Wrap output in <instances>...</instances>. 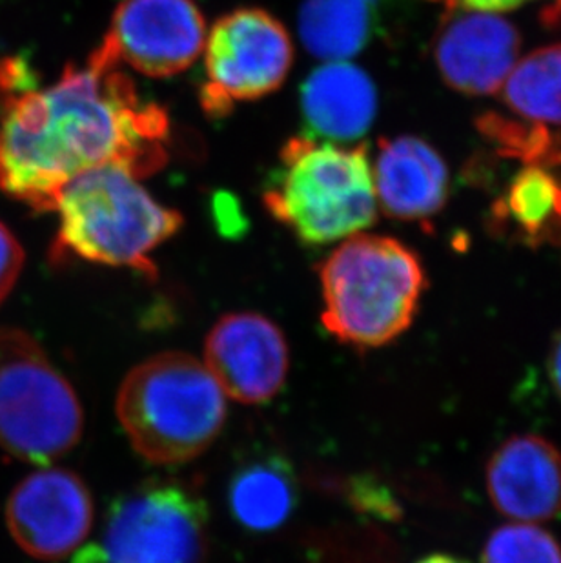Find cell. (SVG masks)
<instances>
[{
    "instance_id": "cell-8",
    "label": "cell",
    "mask_w": 561,
    "mask_h": 563,
    "mask_svg": "<svg viewBox=\"0 0 561 563\" xmlns=\"http://www.w3.org/2000/svg\"><path fill=\"white\" fill-rule=\"evenodd\" d=\"M202 110L224 118L239 102L255 101L280 88L294 63L290 33L260 8L221 16L205 44Z\"/></svg>"
},
{
    "instance_id": "cell-21",
    "label": "cell",
    "mask_w": 561,
    "mask_h": 563,
    "mask_svg": "<svg viewBox=\"0 0 561 563\" xmlns=\"http://www.w3.org/2000/svg\"><path fill=\"white\" fill-rule=\"evenodd\" d=\"M483 563H561V545L551 532L532 523L502 526L488 537Z\"/></svg>"
},
{
    "instance_id": "cell-23",
    "label": "cell",
    "mask_w": 561,
    "mask_h": 563,
    "mask_svg": "<svg viewBox=\"0 0 561 563\" xmlns=\"http://www.w3.org/2000/svg\"><path fill=\"white\" fill-rule=\"evenodd\" d=\"M446 2L449 8L493 13V11L514 10V8H519V5L525 4V2H530V0H446ZM543 19H546L549 24H557V22L560 21L561 0H549L546 13H543Z\"/></svg>"
},
{
    "instance_id": "cell-2",
    "label": "cell",
    "mask_w": 561,
    "mask_h": 563,
    "mask_svg": "<svg viewBox=\"0 0 561 563\" xmlns=\"http://www.w3.org/2000/svg\"><path fill=\"white\" fill-rule=\"evenodd\" d=\"M58 232L52 260L128 266L157 277L152 254L179 232L183 216L165 207L121 166L75 177L55 201Z\"/></svg>"
},
{
    "instance_id": "cell-15",
    "label": "cell",
    "mask_w": 561,
    "mask_h": 563,
    "mask_svg": "<svg viewBox=\"0 0 561 563\" xmlns=\"http://www.w3.org/2000/svg\"><path fill=\"white\" fill-rule=\"evenodd\" d=\"M308 137L352 143L363 137L377 113V91L366 71L349 60H324L301 86Z\"/></svg>"
},
{
    "instance_id": "cell-6",
    "label": "cell",
    "mask_w": 561,
    "mask_h": 563,
    "mask_svg": "<svg viewBox=\"0 0 561 563\" xmlns=\"http://www.w3.org/2000/svg\"><path fill=\"white\" fill-rule=\"evenodd\" d=\"M82 426L74 387L37 341L0 329V446L24 462H54L79 443Z\"/></svg>"
},
{
    "instance_id": "cell-16",
    "label": "cell",
    "mask_w": 561,
    "mask_h": 563,
    "mask_svg": "<svg viewBox=\"0 0 561 563\" xmlns=\"http://www.w3.org/2000/svg\"><path fill=\"white\" fill-rule=\"evenodd\" d=\"M488 223L519 245H561V177L543 166L518 172L491 207Z\"/></svg>"
},
{
    "instance_id": "cell-1",
    "label": "cell",
    "mask_w": 561,
    "mask_h": 563,
    "mask_svg": "<svg viewBox=\"0 0 561 563\" xmlns=\"http://www.w3.org/2000/svg\"><path fill=\"white\" fill-rule=\"evenodd\" d=\"M21 60L0 64V190L54 212L72 179L121 166L139 179L168 163L165 108L146 101L105 46L48 88L30 85Z\"/></svg>"
},
{
    "instance_id": "cell-7",
    "label": "cell",
    "mask_w": 561,
    "mask_h": 563,
    "mask_svg": "<svg viewBox=\"0 0 561 563\" xmlns=\"http://www.w3.org/2000/svg\"><path fill=\"white\" fill-rule=\"evenodd\" d=\"M208 505L190 485L150 479L117 496L99 540L74 563H205Z\"/></svg>"
},
{
    "instance_id": "cell-17",
    "label": "cell",
    "mask_w": 561,
    "mask_h": 563,
    "mask_svg": "<svg viewBox=\"0 0 561 563\" xmlns=\"http://www.w3.org/2000/svg\"><path fill=\"white\" fill-rule=\"evenodd\" d=\"M297 504L296 474L283 454L266 452L239 465L228 485V507L246 531L274 532Z\"/></svg>"
},
{
    "instance_id": "cell-12",
    "label": "cell",
    "mask_w": 561,
    "mask_h": 563,
    "mask_svg": "<svg viewBox=\"0 0 561 563\" xmlns=\"http://www.w3.org/2000/svg\"><path fill=\"white\" fill-rule=\"evenodd\" d=\"M519 46L518 30L504 16L449 8L435 38V59L450 88L493 96L518 63Z\"/></svg>"
},
{
    "instance_id": "cell-9",
    "label": "cell",
    "mask_w": 561,
    "mask_h": 563,
    "mask_svg": "<svg viewBox=\"0 0 561 563\" xmlns=\"http://www.w3.org/2000/svg\"><path fill=\"white\" fill-rule=\"evenodd\" d=\"M207 35L194 0H122L102 46L121 66L163 79L190 68Z\"/></svg>"
},
{
    "instance_id": "cell-25",
    "label": "cell",
    "mask_w": 561,
    "mask_h": 563,
    "mask_svg": "<svg viewBox=\"0 0 561 563\" xmlns=\"http://www.w3.org/2000/svg\"><path fill=\"white\" fill-rule=\"evenodd\" d=\"M418 563H469L465 560L455 559V556H449V554H432L427 559L419 560Z\"/></svg>"
},
{
    "instance_id": "cell-14",
    "label": "cell",
    "mask_w": 561,
    "mask_h": 563,
    "mask_svg": "<svg viewBox=\"0 0 561 563\" xmlns=\"http://www.w3.org/2000/svg\"><path fill=\"white\" fill-rule=\"evenodd\" d=\"M377 202L403 221H429L449 199V168L429 143L413 135L383 139L372 165Z\"/></svg>"
},
{
    "instance_id": "cell-4",
    "label": "cell",
    "mask_w": 561,
    "mask_h": 563,
    "mask_svg": "<svg viewBox=\"0 0 561 563\" xmlns=\"http://www.w3.org/2000/svg\"><path fill=\"white\" fill-rule=\"evenodd\" d=\"M324 329L344 345L376 349L413 323L424 294V266L402 241L346 238L319 266Z\"/></svg>"
},
{
    "instance_id": "cell-22",
    "label": "cell",
    "mask_w": 561,
    "mask_h": 563,
    "mask_svg": "<svg viewBox=\"0 0 561 563\" xmlns=\"http://www.w3.org/2000/svg\"><path fill=\"white\" fill-rule=\"evenodd\" d=\"M24 266V251L4 223H0V303L15 287Z\"/></svg>"
},
{
    "instance_id": "cell-10",
    "label": "cell",
    "mask_w": 561,
    "mask_h": 563,
    "mask_svg": "<svg viewBox=\"0 0 561 563\" xmlns=\"http://www.w3.org/2000/svg\"><path fill=\"white\" fill-rule=\"evenodd\" d=\"M94 501L85 482L66 468H43L22 479L6 505V523L22 551L46 562L74 553L90 534Z\"/></svg>"
},
{
    "instance_id": "cell-24",
    "label": "cell",
    "mask_w": 561,
    "mask_h": 563,
    "mask_svg": "<svg viewBox=\"0 0 561 563\" xmlns=\"http://www.w3.org/2000/svg\"><path fill=\"white\" fill-rule=\"evenodd\" d=\"M549 376H551L552 387L557 390L558 398L561 399V330L554 338L549 354Z\"/></svg>"
},
{
    "instance_id": "cell-18",
    "label": "cell",
    "mask_w": 561,
    "mask_h": 563,
    "mask_svg": "<svg viewBox=\"0 0 561 563\" xmlns=\"http://www.w3.org/2000/svg\"><path fill=\"white\" fill-rule=\"evenodd\" d=\"M387 0H302L299 37L318 59L349 60L371 43Z\"/></svg>"
},
{
    "instance_id": "cell-20",
    "label": "cell",
    "mask_w": 561,
    "mask_h": 563,
    "mask_svg": "<svg viewBox=\"0 0 561 563\" xmlns=\"http://www.w3.org/2000/svg\"><path fill=\"white\" fill-rule=\"evenodd\" d=\"M476 126L502 157L524 161L527 166H561V132L557 128L493 112L477 119Z\"/></svg>"
},
{
    "instance_id": "cell-11",
    "label": "cell",
    "mask_w": 561,
    "mask_h": 563,
    "mask_svg": "<svg viewBox=\"0 0 561 563\" xmlns=\"http://www.w3.org/2000/svg\"><path fill=\"white\" fill-rule=\"evenodd\" d=\"M207 368L239 404H265L288 374V345L274 321L254 312L228 313L205 345Z\"/></svg>"
},
{
    "instance_id": "cell-13",
    "label": "cell",
    "mask_w": 561,
    "mask_h": 563,
    "mask_svg": "<svg viewBox=\"0 0 561 563\" xmlns=\"http://www.w3.org/2000/svg\"><path fill=\"white\" fill-rule=\"evenodd\" d=\"M494 507L510 520L535 523L561 512V452L535 434L508 438L487 465Z\"/></svg>"
},
{
    "instance_id": "cell-19",
    "label": "cell",
    "mask_w": 561,
    "mask_h": 563,
    "mask_svg": "<svg viewBox=\"0 0 561 563\" xmlns=\"http://www.w3.org/2000/svg\"><path fill=\"white\" fill-rule=\"evenodd\" d=\"M510 112L530 123L561 128V43L519 60L502 86Z\"/></svg>"
},
{
    "instance_id": "cell-5",
    "label": "cell",
    "mask_w": 561,
    "mask_h": 563,
    "mask_svg": "<svg viewBox=\"0 0 561 563\" xmlns=\"http://www.w3.org/2000/svg\"><path fill=\"white\" fill-rule=\"evenodd\" d=\"M117 416L133 449L157 465L190 462L212 445L227 421V394L185 352L150 357L128 374Z\"/></svg>"
},
{
    "instance_id": "cell-3",
    "label": "cell",
    "mask_w": 561,
    "mask_h": 563,
    "mask_svg": "<svg viewBox=\"0 0 561 563\" xmlns=\"http://www.w3.org/2000/svg\"><path fill=\"white\" fill-rule=\"evenodd\" d=\"M263 201L272 218L305 245H330L360 234L377 219L369 148L308 135L290 139L280 148Z\"/></svg>"
}]
</instances>
